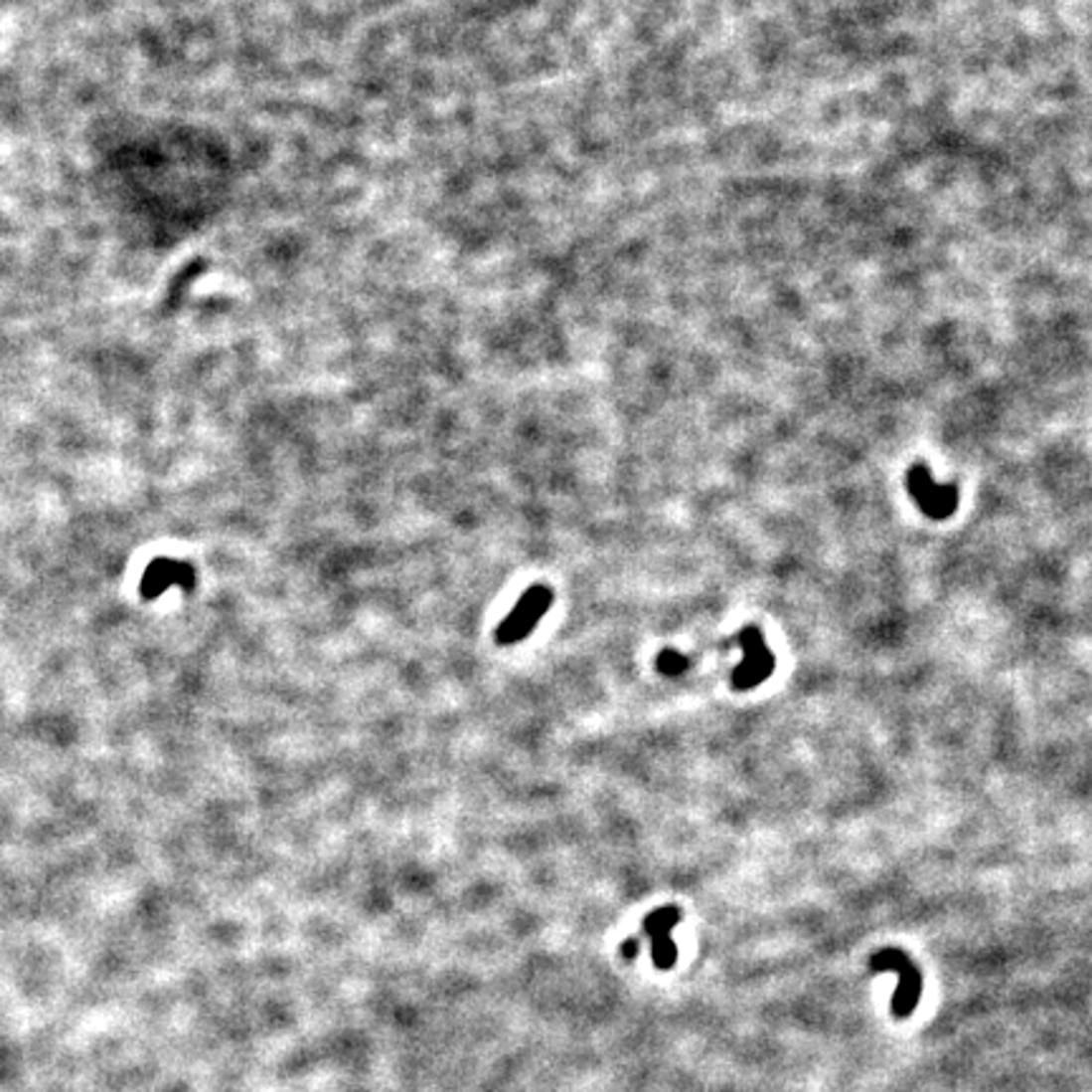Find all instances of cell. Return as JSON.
I'll return each instance as SVG.
<instances>
[{"mask_svg": "<svg viewBox=\"0 0 1092 1092\" xmlns=\"http://www.w3.org/2000/svg\"><path fill=\"white\" fill-rule=\"evenodd\" d=\"M551 602H554V594L546 584H534L527 592L519 597L516 607L511 610V615L496 630V640L499 645H514L527 640L534 632V627L539 625L546 612L551 610Z\"/></svg>", "mask_w": 1092, "mask_h": 1092, "instance_id": "3957f363", "label": "cell"}, {"mask_svg": "<svg viewBox=\"0 0 1092 1092\" xmlns=\"http://www.w3.org/2000/svg\"><path fill=\"white\" fill-rule=\"evenodd\" d=\"M620 951L625 959H635V954H638V941H625L620 946Z\"/></svg>", "mask_w": 1092, "mask_h": 1092, "instance_id": "ba28073f", "label": "cell"}, {"mask_svg": "<svg viewBox=\"0 0 1092 1092\" xmlns=\"http://www.w3.org/2000/svg\"><path fill=\"white\" fill-rule=\"evenodd\" d=\"M655 666H658V671L663 673V676L676 678V676H683V673L691 668V660H688L683 653H678V650H663V653L658 655V660H655Z\"/></svg>", "mask_w": 1092, "mask_h": 1092, "instance_id": "52a82bcc", "label": "cell"}, {"mask_svg": "<svg viewBox=\"0 0 1092 1092\" xmlns=\"http://www.w3.org/2000/svg\"><path fill=\"white\" fill-rule=\"evenodd\" d=\"M733 640H736L743 653V660L736 666V671L731 673L733 691H738V694L754 691L766 678H771V673L777 668V658H774V653H771V648L766 645L764 635H761V630L756 625H743L741 632Z\"/></svg>", "mask_w": 1092, "mask_h": 1092, "instance_id": "7a4b0ae2", "label": "cell"}, {"mask_svg": "<svg viewBox=\"0 0 1092 1092\" xmlns=\"http://www.w3.org/2000/svg\"><path fill=\"white\" fill-rule=\"evenodd\" d=\"M870 969L882 974V971H895L898 974V992L893 997V1014L898 1019H908L921 1002L923 976L915 966V961L905 954L903 948H880L877 954L870 956Z\"/></svg>", "mask_w": 1092, "mask_h": 1092, "instance_id": "6da1fadb", "label": "cell"}, {"mask_svg": "<svg viewBox=\"0 0 1092 1092\" xmlns=\"http://www.w3.org/2000/svg\"><path fill=\"white\" fill-rule=\"evenodd\" d=\"M905 483H908V494L913 496L918 509L933 522L951 519L959 509V486L956 483H936L923 463L910 468Z\"/></svg>", "mask_w": 1092, "mask_h": 1092, "instance_id": "277c9868", "label": "cell"}, {"mask_svg": "<svg viewBox=\"0 0 1092 1092\" xmlns=\"http://www.w3.org/2000/svg\"><path fill=\"white\" fill-rule=\"evenodd\" d=\"M170 587H183L190 592L195 587V569L188 561L162 556V559H155L147 566L142 584H139V594L145 599H157Z\"/></svg>", "mask_w": 1092, "mask_h": 1092, "instance_id": "8992f818", "label": "cell"}, {"mask_svg": "<svg viewBox=\"0 0 1092 1092\" xmlns=\"http://www.w3.org/2000/svg\"><path fill=\"white\" fill-rule=\"evenodd\" d=\"M683 910L678 905H663V908L653 910L643 921V933L650 938V954H653V964L658 969L668 971L673 969L678 959V946L673 941V928L681 923Z\"/></svg>", "mask_w": 1092, "mask_h": 1092, "instance_id": "5b68a950", "label": "cell"}]
</instances>
